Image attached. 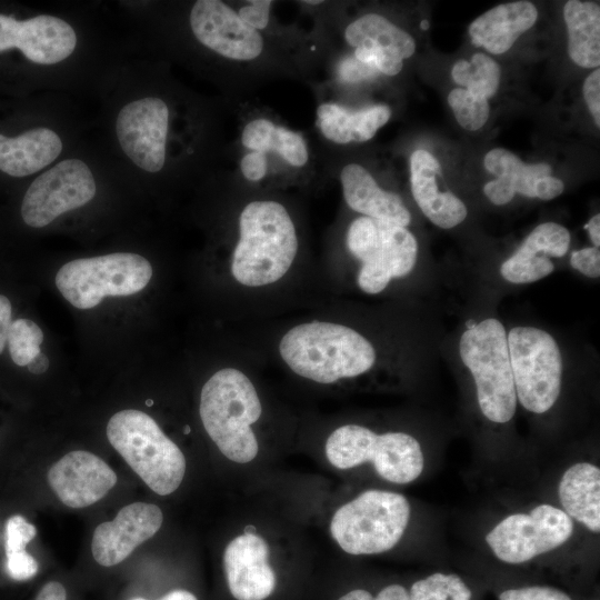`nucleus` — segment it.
<instances>
[{"label":"nucleus","instance_id":"nucleus-7","mask_svg":"<svg viewBox=\"0 0 600 600\" xmlns=\"http://www.w3.org/2000/svg\"><path fill=\"white\" fill-rule=\"evenodd\" d=\"M106 431L110 444L152 491L168 496L179 488L186 458L152 417L123 409L109 419Z\"/></svg>","mask_w":600,"mask_h":600},{"label":"nucleus","instance_id":"nucleus-19","mask_svg":"<svg viewBox=\"0 0 600 600\" xmlns=\"http://www.w3.org/2000/svg\"><path fill=\"white\" fill-rule=\"evenodd\" d=\"M570 240V233L563 226L554 222L541 223L502 263L500 273L511 283L538 281L553 271L554 266L550 258L563 257L569 249Z\"/></svg>","mask_w":600,"mask_h":600},{"label":"nucleus","instance_id":"nucleus-42","mask_svg":"<svg viewBox=\"0 0 600 600\" xmlns=\"http://www.w3.org/2000/svg\"><path fill=\"white\" fill-rule=\"evenodd\" d=\"M564 184L563 182L553 177L544 176L539 179L536 187V198L541 200H551L563 192Z\"/></svg>","mask_w":600,"mask_h":600},{"label":"nucleus","instance_id":"nucleus-16","mask_svg":"<svg viewBox=\"0 0 600 600\" xmlns=\"http://www.w3.org/2000/svg\"><path fill=\"white\" fill-rule=\"evenodd\" d=\"M269 557L267 540L253 532L239 534L227 544L223 571L236 600H267L274 593L278 578Z\"/></svg>","mask_w":600,"mask_h":600},{"label":"nucleus","instance_id":"nucleus-47","mask_svg":"<svg viewBox=\"0 0 600 600\" xmlns=\"http://www.w3.org/2000/svg\"><path fill=\"white\" fill-rule=\"evenodd\" d=\"M132 600H148L144 598H136ZM158 600H198V598L190 591L184 589H176L172 591H169L163 597H161Z\"/></svg>","mask_w":600,"mask_h":600},{"label":"nucleus","instance_id":"nucleus-34","mask_svg":"<svg viewBox=\"0 0 600 600\" xmlns=\"http://www.w3.org/2000/svg\"><path fill=\"white\" fill-rule=\"evenodd\" d=\"M353 57L376 71L387 76L398 74L403 66L402 60L383 50L371 47L356 48Z\"/></svg>","mask_w":600,"mask_h":600},{"label":"nucleus","instance_id":"nucleus-43","mask_svg":"<svg viewBox=\"0 0 600 600\" xmlns=\"http://www.w3.org/2000/svg\"><path fill=\"white\" fill-rule=\"evenodd\" d=\"M12 323V304L8 297L0 294V354L7 344L8 332Z\"/></svg>","mask_w":600,"mask_h":600},{"label":"nucleus","instance_id":"nucleus-23","mask_svg":"<svg viewBox=\"0 0 600 600\" xmlns=\"http://www.w3.org/2000/svg\"><path fill=\"white\" fill-rule=\"evenodd\" d=\"M483 164L497 177L483 188L486 197L497 206L510 202L516 193L536 198L539 179L552 173L548 163H524L518 156L503 148L490 150L484 157Z\"/></svg>","mask_w":600,"mask_h":600},{"label":"nucleus","instance_id":"nucleus-22","mask_svg":"<svg viewBox=\"0 0 600 600\" xmlns=\"http://www.w3.org/2000/svg\"><path fill=\"white\" fill-rule=\"evenodd\" d=\"M537 18V8L530 1L501 3L473 20L469 26V34L477 47L493 54H502L534 26Z\"/></svg>","mask_w":600,"mask_h":600},{"label":"nucleus","instance_id":"nucleus-46","mask_svg":"<svg viewBox=\"0 0 600 600\" xmlns=\"http://www.w3.org/2000/svg\"><path fill=\"white\" fill-rule=\"evenodd\" d=\"M584 229L588 230L590 239L592 243L594 244L593 247L599 248L600 246V214L597 213L596 216H593L584 226Z\"/></svg>","mask_w":600,"mask_h":600},{"label":"nucleus","instance_id":"nucleus-29","mask_svg":"<svg viewBox=\"0 0 600 600\" xmlns=\"http://www.w3.org/2000/svg\"><path fill=\"white\" fill-rule=\"evenodd\" d=\"M500 74L499 64L482 52L474 53L471 60H458L451 69L452 79L457 84L486 99L498 91Z\"/></svg>","mask_w":600,"mask_h":600},{"label":"nucleus","instance_id":"nucleus-25","mask_svg":"<svg viewBox=\"0 0 600 600\" xmlns=\"http://www.w3.org/2000/svg\"><path fill=\"white\" fill-rule=\"evenodd\" d=\"M559 499L564 512L592 532L600 530V470L592 463L578 462L563 473Z\"/></svg>","mask_w":600,"mask_h":600},{"label":"nucleus","instance_id":"nucleus-2","mask_svg":"<svg viewBox=\"0 0 600 600\" xmlns=\"http://www.w3.org/2000/svg\"><path fill=\"white\" fill-rule=\"evenodd\" d=\"M19 217L32 230L53 229L140 194L91 133L71 152L21 184Z\"/></svg>","mask_w":600,"mask_h":600},{"label":"nucleus","instance_id":"nucleus-51","mask_svg":"<svg viewBox=\"0 0 600 600\" xmlns=\"http://www.w3.org/2000/svg\"><path fill=\"white\" fill-rule=\"evenodd\" d=\"M304 3L316 6V4L322 3V1H320V0H316V1L308 0V1H304Z\"/></svg>","mask_w":600,"mask_h":600},{"label":"nucleus","instance_id":"nucleus-30","mask_svg":"<svg viewBox=\"0 0 600 600\" xmlns=\"http://www.w3.org/2000/svg\"><path fill=\"white\" fill-rule=\"evenodd\" d=\"M43 339L42 329L33 320L28 318L13 320L7 338L12 362L18 367H28L42 352Z\"/></svg>","mask_w":600,"mask_h":600},{"label":"nucleus","instance_id":"nucleus-6","mask_svg":"<svg viewBox=\"0 0 600 600\" xmlns=\"http://www.w3.org/2000/svg\"><path fill=\"white\" fill-rule=\"evenodd\" d=\"M262 412L256 384L237 366L217 369L201 388L202 426L220 452L233 462L248 463L257 457L259 443L252 426Z\"/></svg>","mask_w":600,"mask_h":600},{"label":"nucleus","instance_id":"nucleus-26","mask_svg":"<svg viewBox=\"0 0 600 600\" xmlns=\"http://www.w3.org/2000/svg\"><path fill=\"white\" fill-rule=\"evenodd\" d=\"M568 30V54L582 68L600 64V6L593 1L570 0L563 7Z\"/></svg>","mask_w":600,"mask_h":600},{"label":"nucleus","instance_id":"nucleus-21","mask_svg":"<svg viewBox=\"0 0 600 600\" xmlns=\"http://www.w3.org/2000/svg\"><path fill=\"white\" fill-rule=\"evenodd\" d=\"M340 181L346 203L363 217L407 228L411 214L400 196L381 189L371 173L358 163L344 166Z\"/></svg>","mask_w":600,"mask_h":600},{"label":"nucleus","instance_id":"nucleus-11","mask_svg":"<svg viewBox=\"0 0 600 600\" xmlns=\"http://www.w3.org/2000/svg\"><path fill=\"white\" fill-rule=\"evenodd\" d=\"M409 519L410 504L403 494L367 490L334 512L330 532L349 554H377L400 541Z\"/></svg>","mask_w":600,"mask_h":600},{"label":"nucleus","instance_id":"nucleus-8","mask_svg":"<svg viewBox=\"0 0 600 600\" xmlns=\"http://www.w3.org/2000/svg\"><path fill=\"white\" fill-rule=\"evenodd\" d=\"M153 266L136 251H112L78 257L64 262L54 277V284L73 308L89 310L107 297H130L144 290Z\"/></svg>","mask_w":600,"mask_h":600},{"label":"nucleus","instance_id":"nucleus-45","mask_svg":"<svg viewBox=\"0 0 600 600\" xmlns=\"http://www.w3.org/2000/svg\"><path fill=\"white\" fill-rule=\"evenodd\" d=\"M36 600H67L66 589L60 582L51 581L43 586Z\"/></svg>","mask_w":600,"mask_h":600},{"label":"nucleus","instance_id":"nucleus-39","mask_svg":"<svg viewBox=\"0 0 600 600\" xmlns=\"http://www.w3.org/2000/svg\"><path fill=\"white\" fill-rule=\"evenodd\" d=\"M583 98L594 120L600 127V69L592 71L583 82Z\"/></svg>","mask_w":600,"mask_h":600},{"label":"nucleus","instance_id":"nucleus-50","mask_svg":"<svg viewBox=\"0 0 600 600\" xmlns=\"http://www.w3.org/2000/svg\"><path fill=\"white\" fill-rule=\"evenodd\" d=\"M429 27H430V23H429L428 20H422V21L420 22V28H421L422 30H428Z\"/></svg>","mask_w":600,"mask_h":600},{"label":"nucleus","instance_id":"nucleus-24","mask_svg":"<svg viewBox=\"0 0 600 600\" xmlns=\"http://www.w3.org/2000/svg\"><path fill=\"white\" fill-rule=\"evenodd\" d=\"M391 117L387 104H374L351 111L337 103L317 108V126L326 139L338 144L364 142L374 137Z\"/></svg>","mask_w":600,"mask_h":600},{"label":"nucleus","instance_id":"nucleus-49","mask_svg":"<svg viewBox=\"0 0 600 600\" xmlns=\"http://www.w3.org/2000/svg\"><path fill=\"white\" fill-rule=\"evenodd\" d=\"M337 600H374V596L366 589L357 588L346 592Z\"/></svg>","mask_w":600,"mask_h":600},{"label":"nucleus","instance_id":"nucleus-13","mask_svg":"<svg viewBox=\"0 0 600 600\" xmlns=\"http://www.w3.org/2000/svg\"><path fill=\"white\" fill-rule=\"evenodd\" d=\"M508 350L517 398L533 413H543L556 403L562 378L558 343L544 330L519 326L508 336Z\"/></svg>","mask_w":600,"mask_h":600},{"label":"nucleus","instance_id":"nucleus-28","mask_svg":"<svg viewBox=\"0 0 600 600\" xmlns=\"http://www.w3.org/2000/svg\"><path fill=\"white\" fill-rule=\"evenodd\" d=\"M346 41L356 48L371 47L404 60L416 51L414 39L381 14L367 13L352 21L344 30Z\"/></svg>","mask_w":600,"mask_h":600},{"label":"nucleus","instance_id":"nucleus-33","mask_svg":"<svg viewBox=\"0 0 600 600\" xmlns=\"http://www.w3.org/2000/svg\"><path fill=\"white\" fill-rule=\"evenodd\" d=\"M37 530L22 516L16 514L8 519L4 532L6 554L26 551V546L36 537Z\"/></svg>","mask_w":600,"mask_h":600},{"label":"nucleus","instance_id":"nucleus-15","mask_svg":"<svg viewBox=\"0 0 600 600\" xmlns=\"http://www.w3.org/2000/svg\"><path fill=\"white\" fill-rule=\"evenodd\" d=\"M189 38L201 50L232 61H251L263 51V38L220 0L193 1L183 19Z\"/></svg>","mask_w":600,"mask_h":600},{"label":"nucleus","instance_id":"nucleus-9","mask_svg":"<svg viewBox=\"0 0 600 600\" xmlns=\"http://www.w3.org/2000/svg\"><path fill=\"white\" fill-rule=\"evenodd\" d=\"M324 452L328 461L342 470L371 462L382 479L397 484L416 480L424 464L420 443L411 434H379L354 423L336 428L326 440Z\"/></svg>","mask_w":600,"mask_h":600},{"label":"nucleus","instance_id":"nucleus-31","mask_svg":"<svg viewBox=\"0 0 600 600\" xmlns=\"http://www.w3.org/2000/svg\"><path fill=\"white\" fill-rule=\"evenodd\" d=\"M409 596L411 600H471L472 592L459 576L436 572L416 581Z\"/></svg>","mask_w":600,"mask_h":600},{"label":"nucleus","instance_id":"nucleus-12","mask_svg":"<svg viewBox=\"0 0 600 600\" xmlns=\"http://www.w3.org/2000/svg\"><path fill=\"white\" fill-rule=\"evenodd\" d=\"M346 246L361 263L357 284L368 294H378L391 280L409 274L418 256L417 240L407 228L363 216L350 223Z\"/></svg>","mask_w":600,"mask_h":600},{"label":"nucleus","instance_id":"nucleus-48","mask_svg":"<svg viewBox=\"0 0 600 600\" xmlns=\"http://www.w3.org/2000/svg\"><path fill=\"white\" fill-rule=\"evenodd\" d=\"M49 366L50 360L48 356L41 352L27 368L33 374H42L49 369Z\"/></svg>","mask_w":600,"mask_h":600},{"label":"nucleus","instance_id":"nucleus-41","mask_svg":"<svg viewBox=\"0 0 600 600\" xmlns=\"http://www.w3.org/2000/svg\"><path fill=\"white\" fill-rule=\"evenodd\" d=\"M374 69L360 62L354 57L347 59L340 66V77L348 82H356L376 74Z\"/></svg>","mask_w":600,"mask_h":600},{"label":"nucleus","instance_id":"nucleus-32","mask_svg":"<svg viewBox=\"0 0 600 600\" xmlns=\"http://www.w3.org/2000/svg\"><path fill=\"white\" fill-rule=\"evenodd\" d=\"M448 103L458 123L467 130H479L488 121L490 111L488 99L473 94L464 88L451 90Z\"/></svg>","mask_w":600,"mask_h":600},{"label":"nucleus","instance_id":"nucleus-40","mask_svg":"<svg viewBox=\"0 0 600 600\" xmlns=\"http://www.w3.org/2000/svg\"><path fill=\"white\" fill-rule=\"evenodd\" d=\"M240 170L248 181H261L268 172V160L266 154L249 151L240 160Z\"/></svg>","mask_w":600,"mask_h":600},{"label":"nucleus","instance_id":"nucleus-18","mask_svg":"<svg viewBox=\"0 0 600 600\" xmlns=\"http://www.w3.org/2000/svg\"><path fill=\"white\" fill-rule=\"evenodd\" d=\"M163 514L152 503L134 502L123 507L112 521L100 523L92 537V556L103 567L122 562L142 542L161 528Z\"/></svg>","mask_w":600,"mask_h":600},{"label":"nucleus","instance_id":"nucleus-20","mask_svg":"<svg viewBox=\"0 0 600 600\" xmlns=\"http://www.w3.org/2000/svg\"><path fill=\"white\" fill-rule=\"evenodd\" d=\"M438 160L427 150L418 149L410 157V183L416 203L436 226L450 229L467 217L466 204L450 191H440Z\"/></svg>","mask_w":600,"mask_h":600},{"label":"nucleus","instance_id":"nucleus-10","mask_svg":"<svg viewBox=\"0 0 600 600\" xmlns=\"http://www.w3.org/2000/svg\"><path fill=\"white\" fill-rule=\"evenodd\" d=\"M459 350L474 379L478 403L484 417L496 423L511 420L517 394L502 323L488 318L472 326L462 333Z\"/></svg>","mask_w":600,"mask_h":600},{"label":"nucleus","instance_id":"nucleus-35","mask_svg":"<svg viewBox=\"0 0 600 600\" xmlns=\"http://www.w3.org/2000/svg\"><path fill=\"white\" fill-rule=\"evenodd\" d=\"M499 600H572L566 592L546 586H530L507 589L499 594Z\"/></svg>","mask_w":600,"mask_h":600},{"label":"nucleus","instance_id":"nucleus-36","mask_svg":"<svg viewBox=\"0 0 600 600\" xmlns=\"http://www.w3.org/2000/svg\"><path fill=\"white\" fill-rule=\"evenodd\" d=\"M6 570L14 580H29L38 572V562L27 551L6 554Z\"/></svg>","mask_w":600,"mask_h":600},{"label":"nucleus","instance_id":"nucleus-38","mask_svg":"<svg viewBox=\"0 0 600 600\" xmlns=\"http://www.w3.org/2000/svg\"><path fill=\"white\" fill-rule=\"evenodd\" d=\"M271 6L272 1L269 0L248 1L247 6L239 9L238 14L243 22L259 31L269 22Z\"/></svg>","mask_w":600,"mask_h":600},{"label":"nucleus","instance_id":"nucleus-3","mask_svg":"<svg viewBox=\"0 0 600 600\" xmlns=\"http://www.w3.org/2000/svg\"><path fill=\"white\" fill-rule=\"evenodd\" d=\"M13 99L0 116V179L21 186L71 152L91 133L93 121L69 94Z\"/></svg>","mask_w":600,"mask_h":600},{"label":"nucleus","instance_id":"nucleus-37","mask_svg":"<svg viewBox=\"0 0 600 600\" xmlns=\"http://www.w3.org/2000/svg\"><path fill=\"white\" fill-rule=\"evenodd\" d=\"M570 264L573 269L589 278H599L600 276V251L598 247H587L573 251L570 258Z\"/></svg>","mask_w":600,"mask_h":600},{"label":"nucleus","instance_id":"nucleus-1","mask_svg":"<svg viewBox=\"0 0 600 600\" xmlns=\"http://www.w3.org/2000/svg\"><path fill=\"white\" fill-rule=\"evenodd\" d=\"M101 9L93 2L0 4V93L97 97L108 72L134 52L129 33L110 31Z\"/></svg>","mask_w":600,"mask_h":600},{"label":"nucleus","instance_id":"nucleus-4","mask_svg":"<svg viewBox=\"0 0 600 600\" xmlns=\"http://www.w3.org/2000/svg\"><path fill=\"white\" fill-rule=\"evenodd\" d=\"M299 249L297 227L288 209L276 200H252L238 217L229 277L240 290H272L291 274Z\"/></svg>","mask_w":600,"mask_h":600},{"label":"nucleus","instance_id":"nucleus-17","mask_svg":"<svg viewBox=\"0 0 600 600\" xmlns=\"http://www.w3.org/2000/svg\"><path fill=\"white\" fill-rule=\"evenodd\" d=\"M48 482L64 506L78 509L102 499L117 483V474L98 456L77 450L51 466Z\"/></svg>","mask_w":600,"mask_h":600},{"label":"nucleus","instance_id":"nucleus-5","mask_svg":"<svg viewBox=\"0 0 600 600\" xmlns=\"http://www.w3.org/2000/svg\"><path fill=\"white\" fill-rule=\"evenodd\" d=\"M277 351L293 374L322 386L358 378L378 358L373 343L361 332L324 318L290 326L279 337Z\"/></svg>","mask_w":600,"mask_h":600},{"label":"nucleus","instance_id":"nucleus-27","mask_svg":"<svg viewBox=\"0 0 600 600\" xmlns=\"http://www.w3.org/2000/svg\"><path fill=\"white\" fill-rule=\"evenodd\" d=\"M241 143L249 151L276 152L290 166L300 168L309 160L304 138L286 127L277 126L266 118L249 121L241 133Z\"/></svg>","mask_w":600,"mask_h":600},{"label":"nucleus","instance_id":"nucleus-14","mask_svg":"<svg viewBox=\"0 0 600 600\" xmlns=\"http://www.w3.org/2000/svg\"><path fill=\"white\" fill-rule=\"evenodd\" d=\"M572 519L550 504H539L529 513L510 514L486 537L498 559L518 564L563 544L572 534Z\"/></svg>","mask_w":600,"mask_h":600},{"label":"nucleus","instance_id":"nucleus-44","mask_svg":"<svg viewBox=\"0 0 600 600\" xmlns=\"http://www.w3.org/2000/svg\"><path fill=\"white\" fill-rule=\"evenodd\" d=\"M374 600H411L409 591L401 584L392 583L382 588Z\"/></svg>","mask_w":600,"mask_h":600}]
</instances>
